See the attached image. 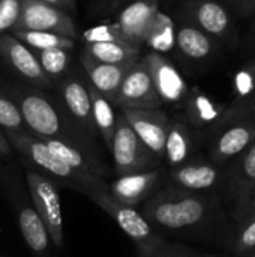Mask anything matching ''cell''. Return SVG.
Wrapping results in <instances>:
<instances>
[{
    "mask_svg": "<svg viewBox=\"0 0 255 257\" xmlns=\"http://www.w3.org/2000/svg\"><path fill=\"white\" fill-rule=\"evenodd\" d=\"M216 194L192 193L162 184L140 208L141 215L162 238L192 236L210 227L218 215Z\"/></svg>",
    "mask_w": 255,
    "mask_h": 257,
    "instance_id": "obj_1",
    "label": "cell"
},
{
    "mask_svg": "<svg viewBox=\"0 0 255 257\" xmlns=\"http://www.w3.org/2000/svg\"><path fill=\"white\" fill-rule=\"evenodd\" d=\"M8 95L15 101L26 130L35 137L60 140L101 155L96 142L84 134L65 113L62 105L45 93L18 86L8 87Z\"/></svg>",
    "mask_w": 255,
    "mask_h": 257,
    "instance_id": "obj_2",
    "label": "cell"
},
{
    "mask_svg": "<svg viewBox=\"0 0 255 257\" xmlns=\"http://www.w3.org/2000/svg\"><path fill=\"white\" fill-rule=\"evenodd\" d=\"M12 149L21 157L24 164L35 172H39L51 179H54L60 187L71 188L83 196H87L92 190L102 187L105 179L99 176L81 175L65 164L59 157H56L50 148L41 139L24 131H8L5 133Z\"/></svg>",
    "mask_w": 255,
    "mask_h": 257,
    "instance_id": "obj_3",
    "label": "cell"
},
{
    "mask_svg": "<svg viewBox=\"0 0 255 257\" xmlns=\"http://www.w3.org/2000/svg\"><path fill=\"white\" fill-rule=\"evenodd\" d=\"M86 197H89L95 205H98L135 244L137 257L146 256L165 239L152 229V226L137 208L123 205L116 200L108 193V182H105L102 187L92 190Z\"/></svg>",
    "mask_w": 255,
    "mask_h": 257,
    "instance_id": "obj_4",
    "label": "cell"
},
{
    "mask_svg": "<svg viewBox=\"0 0 255 257\" xmlns=\"http://www.w3.org/2000/svg\"><path fill=\"white\" fill-rule=\"evenodd\" d=\"M26 184L33 208L48 232L53 248L60 250L65 244L60 185L54 179L30 169L26 170Z\"/></svg>",
    "mask_w": 255,
    "mask_h": 257,
    "instance_id": "obj_5",
    "label": "cell"
},
{
    "mask_svg": "<svg viewBox=\"0 0 255 257\" xmlns=\"http://www.w3.org/2000/svg\"><path fill=\"white\" fill-rule=\"evenodd\" d=\"M110 152L116 176L162 167V163L144 146L122 113L116 116V130Z\"/></svg>",
    "mask_w": 255,
    "mask_h": 257,
    "instance_id": "obj_6",
    "label": "cell"
},
{
    "mask_svg": "<svg viewBox=\"0 0 255 257\" xmlns=\"http://www.w3.org/2000/svg\"><path fill=\"white\" fill-rule=\"evenodd\" d=\"M20 187V182L14 181L12 178L5 182V191L12 203V208L15 209L21 236L33 257H53V245L48 232L36 209L33 208L30 196L26 194Z\"/></svg>",
    "mask_w": 255,
    "mask_h": 257,
    "instance_id": "obj_7",
    "label": "cell"
},
{
    "mask_svg": "<svg viewBox=\"0 0 255 257\" xmlns=\"http://www.w3.org/2000/svg\"><path fill=\"white\" fill-rule=\"evenodd\" d=\"M12 30L53 32L72 39L77 36L72 17L42 0H21L20 17Z\"/></svg>",
    "mask_w": 255,
    "mask_h": 257,
    "instance_id": "obj_8",
    "label": "cell"
},
{
    "mask_svg": "<svg viewBox=\"0 0 255 257\" xmlns=\"http://www.w3.org/2000/svg\"><path fill=\"white\" fill-rule=\"evenodd\" d=\"M111 104L123 108L153 110L162 105V101L153 86L150 74L143 60H137L125 75Z\"/></svg>",
    "mask_w": 255,
    "mask_h": 257,
    "instance_id": "obj_9",
    "label": "cell"
},
{
    "mask_svg": "<svg viewBox=\"0 0 255 257\" xmlns=\"http://www.w3.org/2000/svg\"><path fill=\"white\" fill-rule=\"evenodd\" d=\"M227 175L221 170V166L212 161L191 160L174 169H167L165 182L168 185L204 194H216L219 187L225 184Z\"/></svg>",
    "mask_w": 255,
    "mask_h": 257,
    "instance_id": "obj_10",
    "label": "cell"
},
{
    "mask_svg": "<svg viewBox=\"0 0 255 257\" xmlns=\"http://www.w3.org/2000/svg\"><path fill=\"white\" fill-rule=\"evenodd\" d=\"M225 185L233 199L234 217L242 223L248 218L255 194V142L237 157V161L227 173Z\"/></svg>",
    "mask_w": 255,
    "mask_h": 257,
    "instance_id": "obj_11",
    "label": "cell"
},
{
    "mask_svg": "<svg viewBox=\"0 0 255 257\" xmlns=\"http://www.w3.org/2000/svg\"><path fill=\"white\" fill-rule=\"evenodd\" d=\"M165 172L167 169L158 167L116 176L114 181H108V193L123 205L141 206L165 182Z\"/></svg>",
    "mask_w": 255,
    "mask_h": 257,
    "instance_id": "obj_12",
    "label": "cell"
},
{
    "mask_svg": "<svg viewBox=\"0 0 255 257\" xmlns=\"http://www.w3.org/2000/svg\"><path fill=\"white\" fill-rule=\"evenodd\" d=\"M120 113L125 116L134 133L144 143V146L162 163L164 145L170 126V119L159 108H123Z\"/></svg>",
    "mask_w": 255,
    "mask_h": 257,
    "instance_id": "obj_13",
    "label": "cell"
},
{
    "mask_svg": "<svg viewBox=\"0 0 255 257\" xmlns=\"http://www.w3.org/2000/svg\"><path fill=\"white\" fill-rule=\"evenodd\" d=\"M59 98L60 105L71 120L90 139L96 140L98 133L92 117V104L87 84L74 75L60 78L59 83Z\"/></svg>",
    "mask_w": 255,
    "mask_h": 257,
    "instance_id": "obj_14",
    "label": "cell"
},
{
    "mask_svg": "<svg viewBox=\"0 0 255 257\" xmlns=\"http://www.w3.org/2000/svg\"><path fill=\"white\" fill-rule=\"evenodd\" d=\"M0 54L26 81L38 89L48 87L51 80L41 68L36 54L12 33H0Z\"/></svg>",
    "mask_w": 255,
    "mask_h": 257,
    "instance_id": "obj_15",
    "label": "cell"
},
{
    "mask_svg": "<svg viewBox=\"0 0 255 257\" xmlns=\"http://www.w3.org/2000/svg\"><path fill=\"white\" fill-rule=\"evenodd\" d=\"M158 8V0L131 2L123 11H120L116 21L113 23V27L122 41L134 47H141L150 21L159 11Z\"/></svg>",
    "mask_w": 255,
    "mask_h": 257,
    "instance_id": "obj_16",
    "label": "cell"
},
{
    "mask_svg": "<svg viewBox=\"0 0 255 257\" xmlns=\"http://www.w3.org/2000/svg\"><path fill=\"white\" fill-rule=\"evenodd\" d=\"M162 102H177L186 95V84L173 63L161 53L150 51L143 59Z\"/></svg>",
    "mask_w": 255,
    "mask_h": 257,
    "instance_id": "obj_17",
    "label": "cell"
},
{
    "mask_svg": "<svg viewBox=\"0 0 255 257\" xmlns=\"http://www.w3.org/2000/svg\"><path fill=\"white\" fill-rule=\"evenodd\" d=\"M255 142V125L249 122H237L224 128L210 146V161L224 166L243 154Z\"/></svg>",
    "mask_w": 255,
    "mask_h": 257,
    "instance_id": "obj_18",
    "label": "cell"
},
{
    "mask_svg": "<svg viewBox=\"0 0 255 257\" xmlns=\"http://www.w3.org/2000/svg\"><path fill=\"white\" fill-rule=\"evenodd\" d=\"M45 142V145L50 148V151L59 157L65 164H68L71 169L81 175H90V176H99L105 181L110 179L111 170L104 163L101 155L92 154L89 151H84L81 148L72 146L69 143L60 142V140H51V139H41Z\"/></svg>",
    "mask_w": 255,
    "mask_h": 257,
    "instance_id": "obj_19",
    "label": "cell"
},
{
    "mask_svg": "<svg viewBox=\"0 0 255 257\" xmlns=\"http://www.w3.org/2000/svg\"><path fill=\"white\" fill-rule=\"evenodd\" d=\"M137 60L125 62V63H102L89 59L87 56L81 54V63L89 75V83L102 93L110 102L114 98L116 92L119 90L125 75L132 68Z\"/></svg>",
    "mask_w": 255,
    "mask_h": 257,
    "instance_id": "obj_20",
    "label": "cell"
},
{
    "mask_svg": "<svg viewBox=\"0 0 255 257\" xmlns=\"http://www.w3.org/2000/svg\"><path fill=\"white\" fill-rule=\"evenodd\" d=\"M194 151L195 140L189 126L179 120L170 122L162 157L165 169H174L189 163L194 160Z\"/></svg>",
    "mask_w": 255,
    "mask_h": 257,
    "instance_id": "obj_21",
    "label": "cell"
},
{
    "mask_svg": "<svg viewBox=\"0 0 255 257\" xmlns=\"http://www.w3.org/2000/svg\"><path fill=\"white\" fill-rule=\"evenodd\" d=\"M188 14L195 24L207 35L222 36L230 29V17L227 11L212 0H189Z\"/></svg>",
    "mask_w": 255,
    "mask_h": 257,
    "instance_id": "obj_22",
    "label": "cell"
},
{
    "mask_svg": "<svg viewBox=\"0 0 255 257\" xmlns=\"http://www.w3.org/2000/svg\"><path fill=\"white\" fill-rule=\"evenodd\" d=\"M87 89H89V95H90L92 117H93L96 133L102 139L107 149L110 151L114 130H116V116L117 114L114 113L113 104L102 93H99L90 83L87 84Z\"/></svg>",
    "mask_w": 255,
    "mask_h": 257,
    "instance_id": "obj_23",
    "label": "cell"
},
{
    "mask_svg": "<svg viewBox=\"0 0 255 257\" xmlns=\"http://www.w3.org/2000/svg\"><path fill=\"white\" fill-rule=\"evenodd\" d=\"M83 54L102 63H125L138 60L140 47L128 42H90L86 44Z\"/></svg>",
    "mask_w": 255,
    "mask_h": 257,
    "instance_id": "obj_24",
    "label": "cell"
},
{
    "mask_svg": "<svg viewBox=\"0 0 255 257\" xmlns=\"http://www.w3.org/2000/svg\"><path fill=\"white\" fill-rule=\"evenodd\" d=\"M176 45L179 51L194 60H203L210 56L213 44L207 33L194 26H180L176 32Z\"/></svg>",
    "mask_w": 255,
    "mask_h": 257,
    "instance_id": "obj_25",
    "label": "cell"
},
{
    "mask_svg": "<svg viewBox=\"0 0 255 257\" xmlns=\"http://www.w3.org/2000/svg\"><path fill=\"white\" fill-rule=\"evenodd\" d=\"M143 44L156 53L170 51L176 45V30L173 20L164 12L158 11L150 21Z\"/></svg>",
    "mask_w": 255,
    "mask_h": 257,
    "instance_id": "obj_26",
    "label": "cell"
},
{
    "mask_svg": "<svg viewBox=\"0 0 255 257\" xmlns=\"http://www.w3.org/2000/svg\"><path fill=\"white\" fill-rule=\"evenodd\" d=\"M12 35L20 39L27 47L35 51L39 50H51V48H74L75 41L68 36H62L53 32H39V30H12Z\"/></svg>",
    "mask_w": 255,
    "mask_h": 257,
    "instance_id": "obj_27",
    "label": "cell"
},
{
    "mask_svg": "<svg viewBox=\"0 0 255 257\" xmlns=\"http://www.w3.org/2000/svg\"><path fill=\"white\" fill-rule=\"evenodd\" d=\"M38 62L44 72L50 80H60L66 75L69 66V54L68 50L63 48H51V50H39L36 51Z\"/></svg>",
    "mask_w": 255,
    "mask_h": 257,
    "instance_id": "obj_28",
    "label": "cell"
},
{
    "mask_svg": "<svg viewBox=\"0 0 255 257\" xmlns=\"http://www.w3.org/2000/svg\"><path fill=\"white\" fill-rule=\"evenodd\" d=\"M186 113H188V119H189L191 125H194L195 128H203V126L212 125L219 117L215 105L206 96L198 95V93H195V95L192 93V96L189 98V101L186 104Z\"/></svg>",
    "mask_w": 255,
    "mask_h": 257,
    "instance_id": "obj_29",
    "label": "cell"
},
{
    "mask_svg": "<svg viewBox=\"0 0 255 257\" xmlns=\"http://www.w3.org/2000/svg\"><path fill=\"white\" fill-rule=\"evenodd\" d=\"M0 130L8 131H24L26 125L23 122L21 113L15 101L0 89Z\"/></svg>",
    "mask_w": 255,
    "mask_h": 257,
    "instance_id": "obj_30",
    "label": "cell"
},
{
    "mask_svg": "<svg viewBox=\"0 0 255 257\" xmlns=\"http://www.w3.org/2000/svg\"><path fill=\"white\" fill-rule=\"evenodd\" d=\"M252 250H255V214L242 221V227L233 241V253L237 256H246Z\"/></svg>",
    "mask_w": 255,
    "mask_h": 257,
    "instance_id": "obj_31",
    "label": "cell"
},
{
    "mask_svg": "<svg viewBox=\"0 0 255 257\" xmlns=\"http://www.w3.org/2000/svg\"><path fill=\"white\" fill-rule=\"evenodd\" d=\"M143 257H216L212 254H204L200 253L188 245L179 244V242H171L168 239H164L161 244H158L152 251H149Z\"/></svg>",
    "mask_w": 255,
    "mask_h": 257,
    "instance_id": "obj_32",
    "label": "cell"
},
{
    "mask_svg": "<svg viewBox=\"0 0 255 257\" xmlns=\"http://www.w3.org/2000/svg\"><path fill=\"white\" fill-rule=\"evenodd\" d=\"M21 0H0V33L12 30L18 21Z\"/></svg>",
    "mask_w": 255,
    "mask_h": 257,
    "instance_id": "obj_33",
    "label": "cell"
},
{
    "mask_svg": "<svg viewBox=\"0 0 255 257\" xmlns=\"http://www.w3.org/2000/svg\"><path fill=\"white\" fill-rule=\"evenodd\" d=\"M83 39L86 41V44H90V42H125L120 39V36L117 35L113 24H102V26L92 27L83 33Z\"/></svg>",
    "mask_w": 255,
    "mask_h": 257,
    "instance_id": "obj_34",
    "label": "cell"
},
{
    "mask_svg": "<svg viewBox=\"0 0 255 257\" xmlns=\"http://www.w3.org/2000/svg\"><path fill=\"white\" fill-rule=\"evenodd\" d=\"M42 2L50 6H54L69 15L75 14V11H77V0H42Z\"/></svg>",
    "mask_w": 255,
    "mask_h": 257,
    "instance_id": "obj_35",
    "label": "cell"
},
{
    "mask_svg": "<svg viewBox=\"0 0 255 257\" xmlns=\"http://www.w3.org/2000/svg\"><path fill=\"white\" fill-rule=\"evenodd\" d=\"M14 154V149L8 140V137L5 136V133L0 130V157L2 158H11Z\"/></svg>",
    "mask_w": 255,
    "mask_h": 257,
    "instance_id": "obj_36",
    "label": "cell"
},
{
    "mask_svg": "<svg viewBox=\"0 0 255 257\" xmlns=\"http://www.w3.org/2000/svg\"><path fill=\"white\" fill-rule=\"evenodd\" d=\"M252 214H255V194H254V197H252L251 206H249V212H248V217H249V215H252Z\"/></svg>",
    "mask_w": 255,
    "mask_h": 257,
    "instance_id": "obj_37",
    "label": "cell"
},
{
    "mask_svg": "<svg viewBox=\"0 0 255 257\" xmlns=\"http://www.w3.org/2000/svg\"><path fill=\"white\" fill-rule=\"evenodd\" d=\"M248 257H255V250L249 251V253H248Z\"/></svg>",
    "mask_w": 255,
    "mask_h": 257,
    "instance_id": "obj_38",
    "label": "cell"
},
{
    "mask_svg": "<svg viewBox=\"0 0 255 257\" xmlns=\"http://www.w3.org/2000/svg\"><path fill=\"white\" fill-rule=\"evenodd\" d=\"M120 2H122V0H120ZM128 2H135V0H128Z\"/></svg>",
    "mask_w": 255,
    "mask_h": 257,
    "instance_id": "obj_39",
    "label": "cell"
},
{
    "mask_svg": "<svg viewBox=\"0 0 255 257\" xmlns=\"http://www.w3.org/2000/svg\"><path fill=\"white\" fill-rule=\"evenodd\" d=\"M248 2H255V0H248Z\"/></svg>",
    "mask_w": 255,
    "mask_h": 257,
    "instance_id": "obj_40",
    "label": "cell"
},
{
    "mask_svg": "<svg viewBox=\"0 0 255 257\" xmlns=\"http://www.w3.org/2000/svg\"><path fill=\"white\" fill-rule=\"evenodd\" d=\"M254 119H255V108H254Z\"/></svg>",
    "mask_w": 255,
    "mask_h": 257,
    "instance_id": "obj_41",
    "label": "cell"
}]
</instances>
